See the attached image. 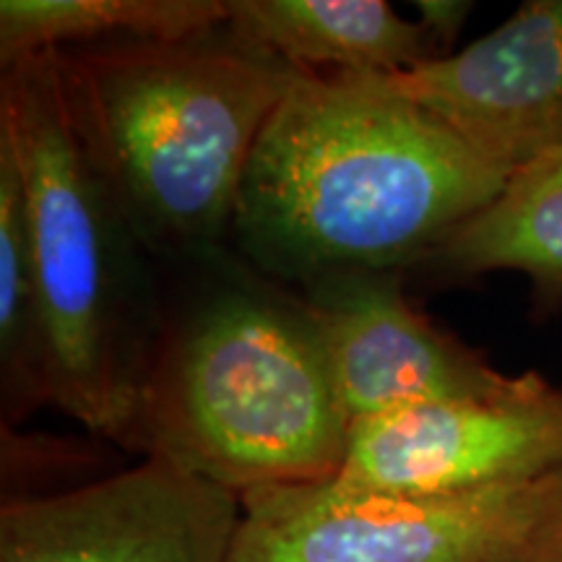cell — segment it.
Wrapping results in <instances>:
<instances>
[{
    "label": "cell",
    "instance_id": "obj_8",
    "mask_svg": "<svg viewBox=\"0 0 562 562\" xmlns=\"http://www.w3.org/2000/svg\"><path fill=\"white\" fill-rule=\"evenodd\" d=\"M402 271H357L302 290L313 307L351 425L427 404L516 391L482 349L435 323L406 297Z\"/></svg>",
    "mask_w": 562,
    "mask_h": 562
},
{
    "label": "cell",
    "instance_id": "obj_10",
    "mask_svg": "<svg viewBox=\"0 0 562 562\" xmlns=\"http://www.w3.org/2000/svg\"><path fill=\"white\" fill-rule=\"evenodd\" d=\"M227 30L305 74L391 76L442 58L385 0H229Z\"/></svg>",
    "mask_w": 562,
    "mask_h": 562
},
{
    "label": "cell",
    "instance_id": "obj_12",
    "mask_svg": "<svg viewBox=\"0 0 562 562\" xmlns=\"http://www.w3.org/2000/svg\"><path fill=\"white\" fill-rule=\"evenodd\" d=\"M229 21V0H3L0 63L112 40H188Z\"/></svg>",
    "mask_w": 562,
    "mask_h": 562
},
{
    "label": "cell",
    "instance_id": "obj_13",
    "mask_svg": "<svg viewBox=\"0 0 562 562\" xmlns=\"http://www.w3.org/2000/svg\"><path fill=\"white\" fill-rule=\"evenodd\" d=\"M0 406L3 427H19L50 402L45 318L34 269L24 188L0 144Z\"/></svg>",
    "mask_w": 562,
    "mask_h": 562
},
{
    "label": "cell",
    "instance_id": "obj_9",
    "mask_svg": "<svg viewBox=\"0 0 562 562\" xmlns=\"http://www.w3.org/2000/svg\"><path fill=\"white\" fill-rule=\"evenodd\" d=\"M372 79L521 172L562 154V0H529L463 50Z\"/></svg>",
    "mask_w": 562,
    "mask_h": 562
},
{
    "label": "cell",
    "instance_id": "obj_14",
    "mask_svg": "<svg viewBox=\"0 0 562 562\" xmlns=\"http://www.w3.org/2000/svg\"><path fill=\"white\" fill-rule=\"evenodd\" d=\"M414 9H417L422 30L430 34L440 55H451L474 3H467V0H417Z\"/></svg>",
    "mask_w": 562,
    "mask_h": 562
},
{
    "label": "cell",
    "instance_id": "obj_5",
    "mask_svg": "<svg viewBox=\"0 0 562 562\" xmlns=\"http://www.w3.org/2000/svg\"><path fill=\"white\" fill-rule=\"evenodd\" d=\"M562 484L383 495L328 482L256 490L229 562H521Z\"/></svg>",
    "mask_w": 562,
    "mask_h": 562
},
{
    "label": "cell",
    "instance_id": "obj_4",
    "mask_svg": "<svg viewBox=\"0 0 562 562\" xmlns=\"http://www.w3.org/2000/svg\"><path fill=\"white\" fill-rule=\"evenodd\" d=\"M0 144L24 188L50 402L133 451L165 305L151 252L81 136L55 50L3 68Z\"/></svg>",
    "mask_w": 562,
    "mask_h": 562
},
{
    "label": "cell",
    "instance_id": "obj_3",
    "mask_svg": "<svg viewBox=\"0 0 562 562\" xmlns=\"http://www.w3.org/2000/svg\"><path fill=\"white\" fill-rule=\"evenodd\" d=\"M55 55L81 136L154 261L224 248L252 151L297 70L227 24Z\"/></svg>",
    "mask_w": 562,
    "mask_h": 562
},
{
    "label": "cell",
    "instance_id": "obj_2",
    "mask_svg": "<svg viewBox=\"0 0 562 562\" xmlns=\"http://www.w3.org/2000/svg\"><path fill=\"white\" fill-rule=\"evenodd\" d=\"M195 261L199 284L165 305L133 451L240 497L334 480L351 419L313 307L224 248Z\"/></svg>",
    "mask_w": 562,
    "mask_h": 562
},
{
    "label": "cell",
    "instance_id": "obj_7",
    "mask_svg": "<svg viewBox=\"0 0 562 562\" xmlns=\"http://www.w3.org/2000/svg\"><path fill=\"white\" fill-rule=\"evenodd\" d=\"M562 469V385L526 370L495 398L427 404L351 425L336 484L383 495H453Z\"/></svg>",
    "mask_w": 562,
    "mask_h": 562
},
{
    "label": "cell",
    "instance_id": "obj_15",
    "mask_svg": "<svg viewBox=\"0 0 562 562\" xmlns=\"http://www.w3.org/2000/svg\"><path fill=\"white\" fill-rule=\"evenodd\" d=\"M521 562H562V484Z\"/></svg>",
    "mask_w": 562,
    "mask_h": 562
},
{
    "label": "cell",
    "instance_id": "obj_11",
    "mask_svg": "<svg viewBox=\"0 0 562 562\" xmlns=\"http://www.w3.org/2000/svg\"><path fill=\"white\" fill-rule=\"evenodd\" d=\"M440 281H472L492 271L524 273L533 318L562 311V154L510 175L495 201L459 224L422 261Z\"/></svg>",
    "mask_w": 562,
    "mask_h": 562
},
{
    "label": "cell",
    "instance_id": "obj_6",
    "mask_svg": "<svg viewBox=\"0 0 562 562\" xmlns=\"http://www.w3.org/2000/svg\"><path fill=\"white\" fill-rule=\"evenodd\" d=\"M243 501L159 456L3 501L0 562H229Z\"/></svg>",
    "mask_w": 562,
    "mask_h": 562
},
{
    "label": "cell",
    "instance_id": "obj_1",
    "mask_svg": "<svg viewBox=\"0 0 562 562\" xmlns=\"http://www.w3.org/2000/svg\"><path fill=\"white\" fill-rule=\"evenodd\" d=\"M508 180L372 76L297 70L250 157L232 240L252 269L302 290L406 273Z\"/></svg>",
    "mask_w": 562,
    "mask_h": 562
}]
</instances>
